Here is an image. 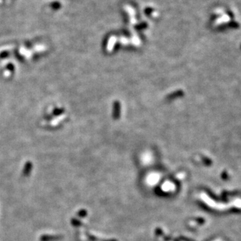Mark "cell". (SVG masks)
<instances>
[{
	"label": "cell",
	"instance_id": "obj_1",
	"mask_svg": "<svg viewBox=\"0 0 241 241\" xmlns=\"http://www.w3.org/2000/svg\"><path fill=\"white\" fill-rule=\"evenodd\" d=\"M31 168V164L30 162H28L25 164V169H24V175H28L30 173Z\"/></svg>",
	"mask_w": 241,
	"mask_h": 241
},
{
	"label": "cell",
	"instance_id": "obj_2",
	"mask_svg": "<svg viewBox=\"0 0 241 241\" xmlns=\"http://www.w3.org/2000/svg\"><path fill=\"white\" fill-rule=\"evenodd\" d=\"M119 107H120V105L119 103H118V102H116L115 104H114V108H115V112L113 113V116H114V118H118V117H119Z\"/></svg>",
	"mask_w": 241,
	"mask_h": 241
}]
</instances>
